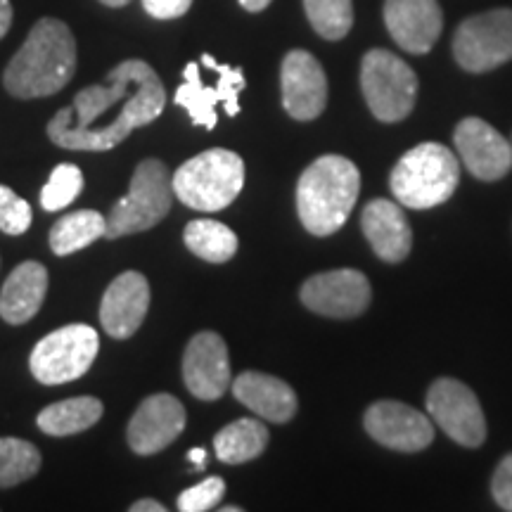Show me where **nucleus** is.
Returning <instances> with one entry per match:
<instances>
[{"label": "nucleus", "mask_w": 512, "mask_h": 512, "mask_svg": "<svg viewBox=\"0 0 512 512\" xmlns=\"http://www.w3.org/2000/svg\"><path fill=\"white\" fill-rule=\"evenodd\" d=\"M31 226V207L27 200L10 190L8 185H0V230L5 235H22Z\"/></svg>", "instance_id": "nucleus-30"}, {"label": "nucleus", "mask_w": 512, "mask_h": 512, "mask_svg": "<svg viewBox=\"0 0 512 512\" xmlns=\"http://www.w3.org/2000/svg\"><path fill=\"white\" fill-rule=\"evenodd\" d=\"M107 219L100 211L81 209L74 214L62 216L50 230V249L57 256H69L74 252H81L95 240L105 238Z\"/></svg>", "instance_id": "nucleus-25"}, {"label": "nucleus", "mask_w": 512, "mask_h": 512, "mask_svg": "<svg viewBox=\"0 0 512 512\" xmlns=\"http://www.w3.org/2000/svg\"><path fill=\"white\" fill-rule=\"evenodd\" d=\"M150 309V283L143 273L126 271L112 280L102 294L100 323L114 339H128L138 332Z\"/></svg>", "instance_id": "nucleus-18"}, {"label": "nucleus", "mask_w": 512, "mask_h": 512, "mask_svg": "<svg viewBox=\"0 0 512 512\" xmlns=\"http://www.w3.org/2000/svg\"><path fill=\"white\" fill-rule=\"evenodd\" d=\"M242 508H223V512H240Z\"/></svg>", "instance_id": "nucleus-39"}, {"label": "nucleus", "mask_w": 512, "mask_h": 512, "mask_svg": "<svg viewBox=\"0 0 512 512\" xmlns=\"http://www.w3.org/2000/svg\"><path fill=\"white\" fill-rule=\"evenodd\" d=\"M12 27V5L10 0H0V38L8 34Z\"/></svg>", "instance_id": "nucleus-34"}, {"label": "nucleus", "mask_w": 512, "mask_h": 512, "mask_svg": "<svg viewBox=\"0 0 512 512\" xmlns=\"http://www.w3.org/2000/svg\"><path fill=\"white\" fill-rule=\"evenodd\" d=\"M453 55L465 72H491L512 60V10L467 17L453 36Z\"/></svg>", "instance_id": "nucleus-10"}, {"label": "nucleus", "mask_w": 512, "mask_h": 512, "mask_svg": "<svg viewBox=\"0 0 512 512\" xmlns=\"http://www.w3.org/2000/svg\"><path fill=\"white\" fill-rule=\"evenodd\" d=\"M131 512H166V505L159 501H152V498H143V501H136L128 508Z\"/></svg>", "instance_id": "nucleus-35"}, {"label": "nucleus", "mask_w": 512, "mask_h": 512, "mask_svg": "<svg viewBox=\"0 0 512 512\" xmlns=\"http://www.w3.org/2000/svg\"><path fill=\"white\" fill-rule=\"evenodd\" d=\"M456 150L472 176L482 181H498L510 171L512 147L494 126L470 117L463 119L453 133Z\"/></svg>", "instance_id": "nucleus-17"}, {"label": "nucleus", "mask_w": 512, "mask_h": 512, "mask_svg": "<svg viewBox=\"0 0 512 512\" xmlns=\"http://www.w3.org/2000/svg\"><path fill=\"white\" fill-rule=\"evenodd\" d=\"M100 337L91 325L74 323L50 332L31 351V373L46 387L79 380L98 358Z\"/></svg>", "instance_id": "nucleus-8"}, {"label": "nucleus", "mask_w": 512, "mask_h": 512, "mask_svg": "<svg viewBox=\"0 0 512 512\" xmlns=\"http://www.w3.org/2000/svg\"><path fill=\"white\" fill-rule=\"evenodd\" d=\"M183 240L192 254L204 261H211V264H223L238 252V235L223 223L211 219H197L188 223Z\"/></svg>", "instance_id": "nucleus-26"}, {"label": "nucleus", "mask_w": 512, "mask_h": 512, "mask_svg": "<svg viewBox=\"0 0 512 512\" xmlns=\"http://www.w3.org/2000/svg\"><path fill=\"white\" fill-rule=\"evenodd\" d=\"M41 470V453L31 441L0 437V489L27 482Z\"/></svg>", "instance_id": "nucleus-27"}, {"label": "nucleus", "mask_w": 512, "mask_h": 512, "mask_svg": "<svg viewBox=\"0 0 512 512\" xmlns=\"http://www.w3.org/2000/svg\"><path fill=\"white\" fill-rule=\"evenodd\" d=\"M361 192V174L347 157L325 155L297 183V211L304 228L318 238L337 233L349 219Z\"/></svg>", "instance_id": "nucleus-3"}, {"label": "nucleus", "mask_w": 512, "mask_h": 512, "mask_svg": "<svg viewBox=\"0 0 512 512\" xmlns=\"http://www.w3.org/2000/svg\"><path fill=\"white\" fill-rule=\"evenodd\" d=\"M188 458L195 463L197 470H202L204 463H207V451H204V448H192V451L188 453Z\"/></svg>", "instance_id": "nucleus-37"}, {"label": "nucleus", "mask_w": 512, "mask_h": 512, "mask_svg": "<svg viewBox=\"0 0 512 512\" xmlns=\"http://www.w3.org/2000/svg\"><path fill=\"white\" fill-rule=\"evenodd\" d=\"M491 491H494L496 503L501 505L503 510L512 512V453L505 456L498 465L494 482H491Z\"/></svg>", "instance_id": "nucleus-32"}, {"label": "nucleus", "mask_w": 512, "mask_h": 512, "mask_svg": "<svg viewBox=\"0 0 512 512\" xmlns=\"http://www.w3.org/2000/svg\"><path fill=\"white\" fill-rule=\"evenodd\" d=\"M76 72V41L72 29L55 17H43L31 27L27 41L17 50L3 83L19 100L48 98L60 93Z\"/></svg>", "instance_id": "nucleus-2"}, {"label": "nucleus", "mask_w": 512, "mask_h": 512, "mask_svg": "<svg viewBox=\"0 0 512 512\" xmlns=\"http://www.w3.org/2000/svg\"><path fill=\"white\" fill-rule=\"evenodd\" d=\"M384 24L399 48L413 55L430 53L444 29L437 0H387Z\"/></svg>", "instance_id": "nucleus-19"}, {"label": "nucleus", "mask_w": 512, "mask_h": 512, "mask_svg": "<svg viewBox=\"0 0 512 512\" xmlns=\"http://www.w3.org/2000/svg\"><path fill=\"white\" fill-rule=\"evenodd\" d=\"M304 10L325 41H342L354 27V0H304Z\"/></svg>", "instance_id": "nucleus-28"}, {"label": "nucleus", "mask_w": 512, "mask_h": 512, "mask_svg": "<svg viewBox=\"0 0 512 512\" xmlns=\"http://www.w3.org/2000/svg\"><path fill=\"white\" fill-rule=\"evenodd\" d=\"M427 411L456 444L467 448L484 444V411L475 392L467 384L451 380V377H441L427 392Z\"/></svg>", "instance_id": "nucleus-11"}, {"label": "nucleus", "mask_w": 512, "mask_h": 512, "mask_svg": "<svg viewBox=\"0 0 512 512\" xmlns=\"http://www.w3.org/2000/svg\"><path fill=\"white\" fill-rule=\"evenodd\" d=\"M283 107L292 119L313 121L328 105V79L320 62L306 50H290L280 67Z\"/></svg>", "instance_id": "nucleus-13"}, {"label": "nucleus", "mask_w": 512, "mask_h": 512, "mask_svg": "<svg viewBox=\"0 0 512 512\" xmlns=\"http://www.w3.org/2000/svg\"><path fill=\"white\" fill-rule=\"evenodd\" d=\"M164 105L166 91L155 69L145 60H124L107 74L105 83L74 95V112L67 124L76 131H91L114 112L121 138L126 140L136 128L152 124Z\"/></svg>", "instance_id": "nucleus-1"}, {"label": "nucleus", "mask_w": 512, "mask_h": 512, "mask_svg": "<svg viewBox=\"0 0 512 512\" xmlns=\"http://www.w3.org/2000/svg\"><path fill=\"white\" fill-rule=\"evenodd\" d=\"M268 430L264 422L242 418L230 422L214 437L216 458L226 465H242L259 458L266 451Z\"/></svg>", "instance_id": "nucleus-24"}, {"label": "nucleus", "mask_w": 512, "mask_h": 512, "mask_svg": "<svg viewBox=\"0 0 512 512\" xmlns=\"http://www.w3.org/2000/svg\"><path fill=\"white\" fill-rule=\"evenodd\" d=\"M458 181L456 155L441 143H422L396 162L389 188L403 207L432 209L456 192Z\"/></svg>", "instance_id": "nucleus-4"}, {"label": "nucleus", "mask_w": 512, "mask_h": 512, "mask_svg": "<svg viewBox=\"0 0 512 512\" xmlns=\"http://www.w3.org/2000/svg\"><path fill=\"white\" fill-rule=\"evenodd\" d=\"M192 0H143V8L155 19H178L190 10Z\"/></svg>", "instance_id": "nucleus-33"}, {"label": "nucleus", "mask_w": 512, "mask_h": 512, "mask_svg": "<svg viewBox=\"0 0 512 512\" xmlns=\"http://www.w3.org/2000/svg\"><path fill=\"white\" fill-rule=\"evenodd\" d=\"M105 406L95 396H76V399L50 403L38 413V430L50 437H69V434L86 432L102 418Z\"/></svg>", "instance_id": "nucleus-23"}, {"label": "nucleus", "mask_w": 512, "mask_h": 512, "mask_svg": "<svg viewBox=\"0 0 512 512\" xmlns=\"http://www.w3.org/2000/svg\"><path fill=\"white\" fill-rule=\"evenodd\" d=\"M183 380L192 396L216 401L230 384V358L226 342L216 332H197L183 354Z\"/></svg>", "instance_id": "nucleus-16"}, {"label": "nucleus", "mask_w": 512, "mask_h": 512, "mask_svg": "<svg viewBox=\"0 0 512 512\" xmlns=\"http://www.w3.org/2000/svg\"><path fill=\"white\" fill-rule=\"evenodd\" d=\"M370 290L368 278L354 268L318 273L302 287V302L306 309L328 318H356L368 309Z\"/></svg>", "instance_id": "nucleus-12"}, {"label": "nucleus", "mask_w": 512, "mask_h": 512, "mask_svg": "<svg viewBox=\"0 0 512 512\" xmlns=\"http://www.w3.org/2000/svg\"><path fill=\"white\" fill-rule=\"evenodd\" d=\"M233 394L242 406L268 422H290L297 413V394L280 377L266 373H242L233 382Z\"/></svg>", "instance_id": "nucleus-21"}, {"label": "nucleus", "mask_w": 512, "mask_h": 512, "mask_svg": "<svg viewBox=\"0 0 512 512\" xmlns=\"http://www.w3.org/2000/svg\"><path fill=\"white\" fill-rule=\"evenodd\" d=\"M171 195H174V185H171L164 162L143 159L131 178L128 192L107 216L105 238L117 240L155 228L171 211Z\"/></svg>", "instance_id": "nucleus-6"}, {"label": "nucleus", "mask_w": 512, "mask_h": 512, "mask_svg": "<svg viewBox=\"0 0 512 512\" xmlns=\"http://www.w3.org/2000/svg\"><path fill=\"white\" fill-rule=\"evenodd\" d=\"M83 190V174L79 166L60 164L50 174L48 183L41 190V204L46 211H60L72 204Z\"/></svg>", "instance_id": "nucleus-29"}, {"label": "nucleus", "mask_w": 512, "mask_h": 512, "mask_svg": "<svg viewBox=\"0 0 512 512\" xmlns=\"http://www.w3.org/2000/svg\"><path fill=\"white\" fill-rule=\"evenodd\" d=\"M171 185L185 207L221 211L233 204L245 185V162L235 152L214 147L188 159L171 178Z\"/></svg>", "instance_id": "nucleus-5"}, {"label": "nucleus", "mask_w": 512, "mask_h": 512, "mask_svg": "<svg viewBox=\"0 0 512 512\" xmlns=\"http://www.w3.org/2000/svg\"><path fill=\"white\" fill-rule=\"evenodd\" d=\"M185 430V408L171 394H152L140 403L128 422L126 439L133 453L152 456L174 444Z\"/></svg>", "instance_id": "nucleus-14"}, {"label": "nucleus", "mask_w": 512, "mask_h": 512, "mask_svg": "<svg viewBox=\"0 0 512 512\" xmlns=\"http://www.w3.org/2000/svg\"><path fill=\"white\" fill-rule=\"evenodd\" d=\"M204 67L219 74V81L214 86H207L200 76V64L188 62L183 69V86H178L174 102L190 114L192 124L204 126L207 131L216 126V105L226 107L228 117L240 114V93L245 91L247 81L242 69L228 67V64L216 62L209 53L200 60Z\"/></svg>", "instance_id": "nucleus-9"}, {"label": "nucleus", "mask_w": 512, "mask_h": 512, "mask_svg": "<svg viewBox=\"0 0 512 512\" xmlns=\"http://www.w3.org/2000/svg\"><path fill=\"white\" fill-rule=\"evenodd\" d=\"M366 432L377 444L394 451L415 453L432 444L434 427L425 413L399 401H377L363 418Z\"/></svg>", "instance_id": "nucleus-15"}, {"label": "nucleus", "mask_w": 512, "mask_h": 512, "mask_svg": "<svg viewBox=\"0 0 512 512\" xmlns=\"http://www.w3.org/2000/svg\"><path fill=\"white\" fill-rule=\"evenodd\" d=\"M226 494V482L221 477H209L204 482L190 486L178 496V510L181 512H207L214 510Z\"/></svg>", "instance_id": "nucleus-31"}, {"label": "nucleus", "mask_w": 512, "mask_h": 512, "mask_svg": "<svg viewBox=\"0 0 512 512\" xmlns=\"http://www.w3.org/2000/svg\"><path fill=\"white\" fill-rule=\"evenodd\" d=\"M271 3L273 0H240V5L247 12H261V10H266Z\"/></svg>", "instance_id": "nucleus-36"}, {"label": "nucleus", "mask_w": 512, "mask_h": 512, "mask_svg": "<svg viewBox=\"0 0 512 512\" xmlns=\"http://www.w3.org/2000/svg\"><path fill=\"white\" fill-rule=\"evenodd\" d=\"M48 292V271L38 261H24L8 275L0 290V316L10 325H24L41 311Z\"/></svg>", "instance_id": "nucleus-22"}, {"label": "nucleus", "mask_w": 512, "mask_h": 512, "mask_svg": "<svg viewBox=\"0 0 512 512\" xmlns=\"http://www.w3.org/2000/svg\"><path fill=\"white\" fill-rule=\"evenodd\" d=\"M363 233L373 247V252L382 261L399 264L411 254L413 247V230L408 226L406 214L396 202L373 200L363 209L361 219Z\"/></svg>", "instance_id": "nucleus-20"}, {"label": "nucleus", "mask_w": 512, "mask_h": 512, "mask_svg": "<svg viewBox=\"0 0 512 512\" xmlns=\"http://www.w3.org/2000/svg\"><path fill=\"white\" fill-rule=\"evenodd\" d=\"M102 5H107V8H124V5L131 3V0H100Z\"/></svg>", "instance_id": "nucleus-38"}, {"label": "nucleus", "mask_w": 512, "mask_h": 512, "mask_svg": "<svg viewBox=\"0 0 512 512\" xmlns=\"http://www.w3.org/2000/svg\"><path fill=\"white\" fill-rule=\"evenodd\" d=\"M361 88L370 112L384 124L406 119L418 100V76L401 57L382 48L363 57Z\"/></svg>", "instance_id": "nucleus-7"}]
</instances>
